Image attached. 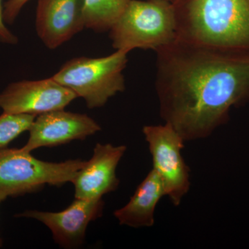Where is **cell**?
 I'll return each instance as SVG.
<instances>
[{
	"label": "cell",
	"instance_id": "cell-1",
	"mask_svg": "<svg viewBox=\"0 0 249 249\" xmlns=\"http://www.w3.org/2000/svg\"><path fill=\"white\" fill-rule=\"evenodd\" d=\"M157 53L160 116L185 142L210 137L231 108L249 101V55L178 39Z\"/></svg>",
	"mask_w": 249,
	"mask_h": 249
},
{
	"label": "cell",
	"instance_id": "cell-2",
	"mask_svg": "<svg viewBox=\"0 0 249 249\" xmlns=\"http://www.w3.org/2000/svg\"><path fill=\"white\" fill-rule=\"evenodd\" d=\"M177 39L249 55V0H177Z\"/></svg>",
	"mask_w": 249,
	"mask_h": 249
},
{
	"label": "cell",
	"instance_id": "cell-3",
	"mask_svg": "<svg viewBox=\"0 0 249 249\" xmlns=\"http://www.w3.org/2000/svg\"><path fill=\"white\" fill-rule=\"evenodd\" d=\"M109 31L116 50L158 52L178 37L175 7L165 0H131Z\"/></svg>",
	"mask_w": 249,
	"mask_h": 249
},
{
	"label": "cell",
	"instance_id": "cell-4",
	"mask_svg": "<svg viewBox=\"0 0 249 249\" xmlns=\"http://www.w3.org/2000/svg\"><path fill=\"white\" fill-rule=\"evenodd\" d=\"M127 54L116 50L101 58L71 59L52 78L83 98L89 109L101 107L109 98L124 91L123 72L127 65Z\"/></svg>",
	"mask_w": 249,
	"mask_h": 249
},
{
	"label": "cell",
	"instance_id": "cell-5",
	"mask_svg": "<svg viewBox=\"0 0 249 249\" xmlns=\"http://www.w3.org/2000/svg\"><path fill=\"white\" fill-rule=\"evenodd\" d=\"M86 161L68 160L52 163L37 160L22 148H0V199L24 196L46 185L71 182Z\"/></svg>",
	"mask_w": 249,
	"mask_h": 249
},
{
	"label": "cell",
	"instance_id": "cell-6",
	"mask_svg": "<svg viewBox=\"0 0 249 249\" xmlns=\"http://www.w3.org/2000/svg\"><path fill=\"white\" fill-rule=\"evenodd\" d=\"M142 133L152 155V169L161 179L165 196L175 206H179L191 188L190 168L181 155L186 142L166 123L144 126Z\"/></svg>",
	"mask_w": 249,
	"mask_h": 249
},
{
	"label": "cell",
	"instance_id": "cell-7",
	"mask_svg": "<svg viewBox=\"0 0 249 249\" xmlns=\"http://www.w3.org/2000/svg\"><path fill=\"white\" fill-rule=\"evenodd\" d=\"M78 98L71 90L53 78L21 80L8 85L0 93L3 112L36 116L49 111L64 109Z\"/></svg>",
	"mask_w": 249,
	"mask_h": 249
},
{
	"label": "cell",
	"instance_id": "cell-8",
	"mask_svg": "<svg viewBox=\"0 0 249 249\" xmlns=\"http://www.w3.org/2000/svg\"><path fill=\"white\" fill-rule=\"evenodd\" d=\"M101 126L87 114L64 109L36 116L29 129V137L22 147L31 152L42 147H55L73 140H85L101 130Z\"/></svg>",
	"mask_w": 249,
	"mask_h": 249
},
{
	"label": "cell",
	"instance_id": "cell-9",
	"mask_svg": "<svg viewBox=\"0 0 249 249\" xmlns=\"http://www.w3.org/2000/svg\"><path fill=\"white\" fill-rule=\"evenodd\" d=\"M104 205L102 199H76L60 212L27 211L15 217L40 221L50 229L56 243L64 248H73L83 244L88 224L102 216Z\"/></svg>",
	"mask_w": 249,
	"mask_h": 249
},
{
	"label": "cell",
	"instance_id": "cell-10",
	"mask_svg": "<svg viewBox=\"0 0 249 249\" xmlns=\"http://www.w3.org/2000/svg\"><path fill=\"white\" fill-rule=\"evenodd\" d=\"M126 150L125 145L96 144L91 158L72 180L75 198L102 199L104 195L115 191L120 182L116 176V168Z\"/></svg>",
	"mask_w": 249,
	"mask_h": 249
},
{
	"label": "cell",
	"instance_id": "cell-11",
	"mask_svg": "<svg viewBox=\"0 0 249 249\" xmlns=\"http://www.w3.org/2000/svg\"><path fill=\"white\" fill-rule=\"evenodd\" d=\"M84 0H38L36 27L49 49L63 45L85 28Z\"/></svg>",
	"mask_w": 249,
	"mask_h": 249
},
{
	"label": "cell",
	"instance_id": "cell-12",
	"mask_svg": "<svg viewBox=\"0 0 249 249\" xmlns=\"http://www.w3.org/2000/svg\"><path fill=\"white\" fill-rule=\"evenodd\" d=\"M165 196L161 179L155 170L147 174L125 206L114 211L121 225L132 228L150 227L155 224L159 201Z\"/></svg>",
	"mask_w": 249,
	"mask_h": 249
},
{
	"label": "cell",
	"instance_id": "cell-13",
	"mask_svg": "<svg viewBox=\"0 0 249 249\" xmlns=\"http://www.w3.org/2000/svg\"><path fill=\"white\" fill-rule=\"evenodd\" d=\"M131 0H84L85 28L96 32L109 31Z\"/></svg>",
	"mask_w": 249,
	"mask_h": 249
},
{
	"label": "cell",
	"instance_id": "cell-14",
	"mask_svg": "<svg viewBox=\"0 0 249 249\" xmlns=\"http://www.w3.org/2000/svg\"><path fill=\"white\" fill-rule=\"evenodd\" d=\"M36 116L3 112L0 115V148L6 147L20 134L29 131Z\"/></svg>",
	"mask_w": 249,
	"mask_h": 249
},
{
	"label": "cell",
	"instance_id": "cell-15",
	"mask_svg": "<svg viewBox=\"0 0 249 249\" xmlns=\"http://www.w3.org/2000/svg\"><path fill=\"white\" fill-rule=\"evenodd\" d=\"M30 0H8L4 4V19L7 24H13L23 7Z\"/></svg>",
	"mask_w": 249,
	"mask_h": 249
},
{
	"label": "cell",
	"instance_id": "cell-16",
	"mask_svg": "<svg viewBox=\"0 0 249 249\" xmlns=\"http://www.w3.org/2000/svg\"><path fill=\"white\" fill-rule=\"evenodd\" d=\"M0 42L8 45H16L18 43L17 36L14 35L9 28L6 27L4 19V6L2 0H0Z\"/></svg>",
	"mask_w": 249,
	"mask_h": 249
},
{
	"label": "cell",
	"instance_id": "cell-17",
	"mask_svg": "<svg viewBox=\"0 0 249 249\" xmlns=\"http://www.w3.org/2000/svg\"><path fill=\"white\" fill-rule=\"evenodd\" d=\"M3 245V240L2 239H1V237H0V247H2Z\"/></svg>",
	"mask_w": 249,
	"mask_h": 249
},
{
	"label": "cell",
	"instance_id": "cell-18",
	"mask_svg": "<svg viewBox=\"0 0 249 249\" xmlns=\"http://www.w3.org/2000/svg\"><path fill=\"white\" fill-rule=\"evenodd\" d=\"M165 1H170V2L174 3L175 1H177V0H165Z\"/></svg>",
	"mask_w": 249,
	"mask_h": 249
},
{
	"label": "cell",
	"instance_id": "cell-19",
	"mask_svg": "<svg viewBox=\"0 0 249 249\" xmlns=\"http://www.w3.org/2000/svg\"><path fill=\"white\" fill-rule=\"evenodd\" d=\"M1 201H1V199H0V204H1Z\"/></svg>",
	"mask_w": 249,
	"mask_h": 249
}]
</instances>
